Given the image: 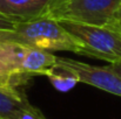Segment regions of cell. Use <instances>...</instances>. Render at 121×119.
I'll list each match as a JSON object with an SVG mask.
<instances>
[{
	"instance_id": "5b68a950",
	"label": "cell",
	"mask_w": 121,
	"mask_h": 119,
	"mask_svg": "<svg viewBox=\"0 0 121 119\" xmlns=\"http://www.w3.org/2000/svg\"><path fill=\"white\" fill-rule=\"evenodd\" d=\"M0 119H45L19 89L0 88Z\"/></svg>"
},
{
	"instance_id": "7c38bea8",
	"label": "cell",
	"mask_w": 121,
	"mask_h": 119,
	"mask_svg": "<svg viewBox=\"0 0 121 119\" xmlns=\"http://www.w3.org/2000/svg\"><path fill=\"white\" fill-rule=\"evenodd\" d=\"M0 88H6V89H15V88H11V86H8V85H6L4 82H1L0 81Z\"/></svg>"
},
{
	"instance_id": "8992f818",
	"label": "cell",
	"mask_w": 121,
	"mask_h": 119,
	"mask_svg": "<svg viewBox=\"0 0 121 119\" xmlns=\"http://www.w3.org/2000/svg\"><path fill=\"white\" fill-rule=\"evenodd\" d=\"M19 69L22 75L28 77L46 76L55 65L56 56L52 51L19 46Z\"/></svg>"
},
{
	"instance_id": "30bf717a",
	"label": "cell",
	"mask_w": 121,
	"mask_h": 119,
	"mask_svg": "<svg viewBox=\"0 0 121 119\" xmlns=\"http://www.w3.org/2000/svg\"><path fill=\"white\" fill-rule=\"evenodd\" d=\"M15 23H17V21L0 14V31L1 29H11L15 26Z\"/></svg>"
},
{
	"instance_id": "3957f363",
	"label": "cell",
	"mask_w": 121,
	"mask_h": 119,
	"mask_svg": "<svg viewBox=\"0 0 121 119\" xmlns=\"http://www.w3.org/2000/svg\"><path fill=\"white\" fill-rule=\"evenodd\" d=\"M80 47L79 55L114 63L121 61V28L59 21Z\"/></svg>"
},
{
	"instance_id": "7a4b0ae2",
	"label": "cell",
	"mask_w": 121,
	"mask_h": 119,
	"mask_svg": "<svg viewBox=\"0 0 121 119\" xmlns=\"http://www.w3.org/2000/svg\"><path fill=\"white\" fill-rule=\"evenodd\" d=\"M43 16L56 21L118 27L121 0H51Z\"/></svg>"
},
{
	"instance_id": "ba28073f",
	"label": "cell",
	"mask_w": 121,
	"mask_h": 119,
	"mask_svg": "<svg viewBox=\"0 0 121 119\" xmlns=\"http://www.w3.org/2000/svg\"><path fill=\"white\" fill-rule=\"evenodd\" d=\"M51 0H0V14L17 22L43 16Z\"/></svg>"
},
{
	"instance_id": "5bb4252c",
	"label": "cell",
	"mask_w": 121,
	"mask_h": 119,
	"mask_svg": "<svg viewBox=\"0 0 121 119\" xmlns=\"http://www.w3.org/2000/svg\"><path fill=\"white\" fill-rule=\"evenodd\" d=\"M45 119H46V118H45Z\"/></svg>"
},
{
	"instance_id": "4fadbf2b",
	"label": "cell",
	"mask_w": 121,
	"mask_h": 119,
	"mask_svg": "<svg viewBox=\"0 0 121 119\" xmlns=\"http://www.w3.org/2000/svg\"><path fill=\"white\" fill-rule=\"evenodd\" d=\"M120 28H121V25H120Z\"/></svg>"
},
{
	"instance_id": "52a82bcc",
	"label": "cell",
	"mask_w": 121,
	"mask_h": 119,
	"mask_svg": "<svg viewBox=\"0 0 121 119\" xmlns=\"http://www.w3.org/2000/svg\"><path fill=\"white\" fill-rule=\"evenodd\" d=\"M28 78L19 69L18 44L0 42V81L11 88L19 89L27 83Z\"/></svg>"
},
{
	"instance_id": "9c48e42d",
	"label": "cell",
	"mask_w": 121,
	"mask_h": 119,
	"mask_svg": "<svg viewBox=\"0 0 121 119\" xmlns=\"http://www.w3.org/2000/svg\"><path fill=\"white\" fill-rule=\"evenodd\" d=\"M49 82L52 83V85L59 90V91H68L72 88H74L77 85V83H79L78 78L69 73L68 70L64 69V68H59L56 65L53 67V69L46 75Z\"/></svg>"
},
{
	"instance_id": "8fae6325",
	"label": "cell",
	"mask_w": 121,
	"mask_h": 119,
	"mask_svg": "<svg viewBox=\"0 0 121 119\" xmlns=\"http://www.w3.org/2000/svg\"><path fill=\"white\" fill-rule=\"evenodd\" d=\"M109 67H111V69L121 78V61H117V62H114V63H111Z\"/></svg>"
},
{
	"instance_id": "6da1fadb",
	"label": "cell",
	"mask_w": 121,
	"mask_h": 119,
	"mask_svg": "<svg viewBox=\"0 0 121 119\" xmlns=\"http://www.w3.org/2000/svg\"><path fill=\"white\" fill-rule=\"evenodd\" d=\"M0 42L47 51L80 53V47L64 29L60 22L46 16L31 21L17 22L11 29H1Z\"/></svg>"
},
{
	"instance_id": "277c9868",
	"label": "cell",
	"mask_w": 121,
	"mask_h": 119,
	"mask_svg": "<svg viewBox=\"0 0 121 119\" xmlns=\"http://www.w3.org/2000/svg\"><path fill=\"white\" fill-rule=\"evenodd\" d=\"M55 65L72 73L78 78L79 83L92 85L121 97V78L111 69L109 65L96 67L68 57H58Z\"/></svg>"
}]
</instances>
